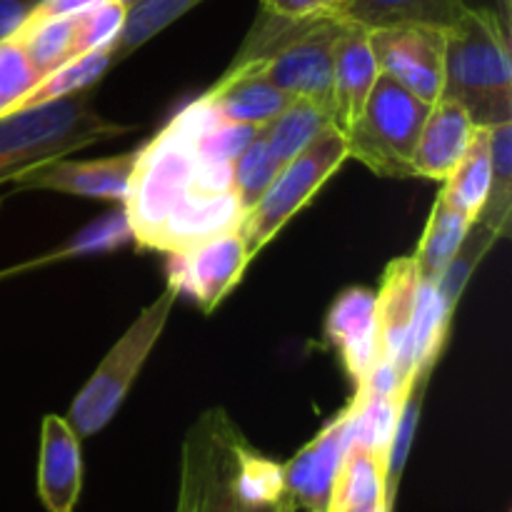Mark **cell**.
<instances>
[{
	"label": "cell",
	"instance_id": "ab89813d",
	"mask_svg": "<svg viewBox=\"0 0 512 512\" xmlns=\"http://www.w3.org/2000/svg\"><path fill=\"white\" fill-rule=\"evenodd\" d=\"M0 205H3V195H0Z\"/></svg>",
	"mask_w": 512,
	"mask_h": 512
},
{
	"label": "cell",
	"instance_id": "52a82bcc",
	"mask_svg": "<svg viewBox=\"0 0 512 512\" xmlns=\"http://www.w3.org/2000/svg\"><path fill=\"white\" fill-rule=\"evenodd\" d=\"M368 35L380 75H388L430 105L443 95L445 30L403 25L373 30Z\"/></svg>",
	"mask_w": 512,
	"mask_h": 512
},
{
	"label": "cell",
	"instance_id": "4316f807",
	"mask_svg": "<svg viewBox=\"0 0 512 512\" xmlns=\"http://www.w3.org/2000/svg\"><path fill=\"white\" fill-rule=\"evenodd\" d=\"M498 240L500 235L495 233V230L485 228L483 223H473L468 233H465L460 248L455 250L450 263L445 265L440 278L435 280V288H438L440 298H443L445 308H448V313L453 315V318H455V310H458L460 298L465 295V288H468V283L473 280L475 270L480 268L485 255L495 248Z\"/></svg>",
	"mask_w": 512,
	"mask_h": 512
},
{
	"label": "cell",
	"instance_id": "d590c367",
	"mask_svg": "<svg viewBox=\"0 0 512 512\" xmlns=\"http://www.w3.org/2000/svg\"><path fill=\"white\" fill-rule=\"evenodd\" d=\"M495 15L500 20V28L505 30V35H510L512 28V0H495Z\"/></svg>",
	"mask_w": 512,
	"mask_h": 512
},
{
	"label": "cell",
	"instance_id": "d6986e66",
	"mask_svg": "<svg viewBox=\"0 0 512 512\" xmlns=\"http://www.w3.org/2000/svg\"><path fill=\"white\" fill-rule=\"evenodd\" d=\"M335 125L333 108L310 98H293L278 118L263 128V138L280 165L303 153L323 130Z\"/></svg>",
	"mask_w": 512,
	"mask_h": 512
},
{
	"label": "cell",
	"instance_id": "8fae6325",
	"mask_svg": "<svg viewBox=\"0 0 512 512\" xmlns=\"http://www.w3.org/2000/svg\"><path fill=\"white\" fill-rule=\"evenodd\" d=\"M325 343L338 353L350 380L363 383L380 360L375 290L348 288L338 295L325 318Z\"/></svg>",
	"mask_w": 512,
	"mask_h": 512
},
{
	"label": "cell",
	"instance_id": "f546056e",
	"mask_svg": "<svg viewBox=\"0 0 512 512\" xmlns=\"http://www.w3.org/2000/svg\"><path fill=\"white\" fill-rule=\"evenodd\" d=\"M263 128L245 123H223L213 120V128H205L198 138H190L193 153L205 165H230L258 135Z\"/></svg>",
	"mask_w": 512,
	"mask_h": 512
},
{
	"label": "cell",
	"instance_id": "60d3db41",
	"mask_svg": "<svg viewBox=\"0 0 512 512\" xmlns=\"http://www.w3.org/2000/svg\"><path fill=\"white\" fill-rule=\"evenodd\" d=\"M333 3H335V0H333Z\"/></svg>",
	"mask_w": 512,
	"mask_h": 512
},
{
	"label": "cell",
	"instance_id": "d4e9b609",
	"mask_svg": "<svg viewBox=\"0 0 512 512\" xmlns=\"http://www.w3.org/2000/svg\"><path fill=\"white\" fill-rule=\"evenodd\" d=\"M490 148V188L475 223L495 230L500 238L510 235L512 220V123L488 130Z\"/></svg>",
	"mask_w": 512,
	"mask_h": 512
},
{
	"label": "cell",
	"instance_id": "1f68e13d",
	"mask_svg": "<svg viewBox=\"0 0 512 512\" xmlns=\"http://www.w3.org/2000/svg\"><path fill=\"white\" fill-rule=\"evenodd\" d=\"M263 13L275 15V18L285 20H305L318 18V15H328L333 0H260Z\"/></svg>",
	"mask_w": 512,
	"mask_h": 512
},
{
	"label": "cell",
	"instance_id": "277c9868",
	"mask_svg": "<svg viewBox=\"0 0 512 512\" xmlns=\"http://www.w3.org/2000/svg\"><path fill=\"white\" fill-rule=\"evenodd\" d=\"M245 445L223 410L200 415L183 440L175 512H240V460Z\"/></svg>",
	"mask_w": 512,
	"mask_h": 512
},
{
	"label": "cell",
	"instance_id": "e0dca14e",
	"mask_svg": "<svg viewBox=\"0 0 512 512\" xmlns=\"http://www.w3.org/2000/svg\"><path fill=\"white\" fill-rule=\"evenodd\" d=\"M418 288L420 278L418 270H415L413 255H405V258L393 260L385 268L380 288L375 290L380 360H388L395 368H398L400 358H403Z\"/></svg>",
	"mask_w": 512,
	"mask_h": 512
},
{
	"label": "cell",
	"instance_id": "74e56055",
	"mask_svg": "<svg viewBox=\"0 0 512 512\" xmlns=\"http://www.w3.org/2000/svg\"><path fill=\"white\" fill-rule=\"evenodd\" d=\"M23 3H28L30 8H38V5H40V3H45V0H23Z\"/></svg>",
	"mask_w": 512,
	"mask_h": 512
},
{
	"label": "cell",
	"instance_id": "5b68a950",
	"mask_svg": "<svg viewBox=\"0 0 512 512\" xmlns=\"http://www.w3.org/2000/svg\"><path fill=\"white\" fill-rule=\"evenodd\" d=\"M430 103L380 75L360 118L345 130L350 158L383 178H415L413 153Z\"/></svg>",
	"mask_w": 512,
	"mask_h": 512
},
{
	"label": "cell",
	"instance_id": "9a60e30c",
	"mask_svg": "<svg viewBox=\"0 0 512 512\" xmlns=\"http://www.w3.org/2000/svg\"><path fill=\"white\" fill-rule=\"evenodd\" d=\"M475 125L468 110L448 98H438L428 110L413 153V175L443 183L473 143Z\"/></svg>",
	"mask_w": 512,
	"mask_h": 512
},
{
	"label": "cell",
	"instance_id": "4dcf8cb0",
	"mask_svg": "<svg viewBox=\"0 0 512 512\" xmlns=\"http://www.w3.org/2000/svg\"><path fill=\"white\" fill-rule=\"evenodd\" d=\"M128 5L118 0H100L85 13L75 15V53L110 48L123 30Z\"/></svg>",
	"mask_w": 512,
	"mask_h": 512
},
{
	"label": "cell",
	"instance_id": "5bb4252c",
	"mask_svg": "<svg viewBox=\"0 0 512 512\" xmlns=\"http://www.w3.org/2000/svg\"><path fill=\"white\" fill-rule=\"evenodd\" d=\"M380 78L368 30L343 23L333 48V110L335 128H350L363 113Z\"/></svg>",
	"mask_w": 512,
	"mask_h": 512
},
{
	"label": "cell",
	"instance_id": "ffe728a7",
	"mask_svg": "<svg viewBox=\"0 0 512 512\" xmlns=\"http://www.w3.org/2000/svg\"><path fill=\"white\" fill-rule=\"evenodd\" d=\"M470 225H473V220L468 215H463L453 205L445 203L440 195L435 198L428 225L423 230V238H420L418 248L413 253L415 270H418V278L423 283H435L440 278L445 265L450 263L455 250L463 243Z\"/></svg>",
	"mask_w": 512,
	"mask_h": 512
},
{
	"label": "cell",
	"instance_id": "e575fe53",
	"mask_svg": "<svg viewBox=\"0 0 512 512\" xmlns=\"http://www.w3.org/2000/svg\"><path fill=\"white\" fill-rule=\"evenodd\" d=\"M240 512H283V493H280L278 498H265V500L240 498Z\"/></svg>",
	"mask_w": 512,
	"mask_h": 512
},
{
	"label": "cell",
	"instance_id": "f35d334b",
	"mask_svg": "<svg viewBox=\"0 0 512 512\" xmlns=\"http://www.w3.org/2000/svg\"><path fill=\"white\" fill-rule=\"evenodd\" d=\"M118 3H123V5H130V3H133V0H118Z\"/></svg>",
	"mask_w": 512,
	"mask_h": 512
},
{
	"label": "cell",
	"instance_id": "2e32d148",
	"mask_svg": "<svg viewBox=\"0 0 512 512\" xmlns=\"http://www.w3.org/2000/svg\"><path fill=\"white\" fill-rule=\"evenodd\" d=\"M468 5V0H335L330 15L368 33L403 25L448 30Z\"/></svg>",
	"mask_w": 512,
	"mask_h": 512
},
{
	"label": "cell",
	"instance_id": "8992f818",
	"mask_svg": "<svg viewBox=\"0 0 512 512\" xmlns=\"http://www.w3.org/2000/svg\"><path fill=\"white\" fill-rule=\"evenodd\" d=\"M348 158L345 135L330 125L303 153L285 163L263 198L240 218L238 233L243 235L248 253L255 258L265 245L273 243L280 230L320 193Z\"/></svg>",
	"mask_w": 512,
	"mask_h": 512
},
{
	"label": "cell",
	"instance_id": "83f0119b",
	"mask_svg": "<svg viewBox=\"0 0 512 512\" xmlns=\"http://www.w3.org/2000/svg\"><path fill=\"white\" fill-rule=\"evenodd\" d=\"M280 168L283 165L278 163L273 150L268 148L263 133L230 163V188H233V195L243 213H248L263 198V193L270 188Z\"/></svg>",
	"mask_w": 512,
	"mask_h": 512
},
{
	"label": "cell",
	"instance_id": "ac0fdd59",
	"mask_svg": "<svg viewBox=\"0 0 512 512\" xmlns=\"http://www.w3.org/2000/svg\"><path fill=\"white\" fill-rule=\"evenodd\" d=\"M433 373L435 363L420 365L415 370L413 380H410L403 405H400L398 420H395L393 435H390L388 443V453H385V512H395L400 480H403V470L408 465L410 450H413L415 433H418L420 425V413H423L425 393H428Z\"/></svg>",
	"mask_w": 512,
	"mask_h": 512
},
{
	"label": "cell",
	"instance_id": "4fadbf2b",
	"mask_svg": "<svg viewBox=\"0 0 512 512\" xmlns=\"http://www.w3.org/2000/svg\"><path fill=\"white\" fill-rule=\"evenodd\" d=\"M83 488L80 438L68 418L45 415L40 428L38 495L48 512H73Z\"/></svg>",
	"mask_w": 512,
	"mask_h": 512
},
{
	"label": "cell",
	"instance_id": "44dd1931",
	"mask_svg": "<svg viewBox=\"0 0 512 512\" xmlns=\"http://www.w3.org/2000/svg\"><path fill=\"white\" fill-rule=\"evenodd\" d=\"M385 508V463L360 445H348L328 512H345L355 508Z\"/></svg>",
	"mask_w": 512,
	"mask_h": 512
},
{
	"label": "cell",
	"instance_id": "d6a6232c",
	"mask_svg": "<svg viewBox=\"0 0 512 512\" xmlns=\"http://www.w3.org/2000/svg\"><path fill=\"white\" fill-rule=\"evenodd\" d=\"M30 13H33V8L23 0H0V40L13 35Z\"/></svg>",
	"mask_w": 512,
	"mask_h": 512
},
{
	"label": "cell",
	"instance_id": "8d00e7d4",
	"mask_svg": "<svg viewBox=\"0 0 512 512\" xmlns=\"http://www.w3.org/2000/svg\"><path fill=\"white\" fill-rule=\"evenodd\" d=\"M298 508H295V503L293 500L288 498V495L283 493V512H295ZM303 512H325V510H303Z\"/></svg>",
	"mask_w": 512,
	"mask_h": 512
},
{
	"label": "cell",
	"instance_id": "484cf974",
	"mask_svg": "<svg viewBox=\"0 0 512 512\" xmlns=\"http://www.w3.org/2000/svg\"><path fill=\"white\" fill-rule=\"evenodd\" d=\"M110 68H113V58H110L108 48L88 50V53L75 55V58L58 65L53 73L40 78V83L30 90L28 98L23 100L20 108H30V105L50 103V100L83 93V90H93V85L100 83Z\"/></svg>",
	"mask_w": 512,
	"mask_h": 512
},
{
	"label": "cell",
	"instance_id": "7a4b0ae2",
	"mask_svg": "<svg viewBox=\"0 0 512 512\" xmlns=\"http://www.w3.org/2000/svg\"><path fill=\"white\" fill-rule=\"evenodd\" d=\"M130 130L135 128L98 113L93 90L0 115V185L33 165L65 158L75 150L128 135Z\"/></svg>",
	"mask_w": 512,
	"mask_h": 512
},
{
	"label": "cell",
	"instance_id": "ba28073f",
	"mask_svg": "<svg viewBox=\"0 0 512 512\" xmlns=\"http://www.w3.org/2000/svg\"><path fill=\"white\" fill-rule=\"evenodd\" d=\"M168 260V283H173L180 293L193 295L203 313H213L240 283L253 263V255L248 253L243 235L238 230H228L188 250L168 253Z\"/></svg>",
	"mask_w": 512,
	"mask_h": 512
},
{
	"label": "cell",
	"instance_id": "6da1fadb",
	"mask_svg": "<svg viewBox=\"0 0 512 512\" xmlns=\"http://www.w3.org/2000/svg\"><path fill=\"white\" fill-rule=\"evenodd\" d=\"M468 110L475 128L512 123L510 35L495 10L468 5L445 30L443 95Z\"/></svg>",
	"mask_w": 512,
	"mask_h": 512
},
{
	"label": "cell",
	"instance_id": "603a6c76",
	"mask_svg": "<svg viewBox=\"0 0 512 512\" xmlns=\"http://www.w3.org/2000/svg\"><path fill=\"white\" fill-rule=\"evenodd\" d=\"M15 38L20 40L40 78L78 55L75 53V18H58V15H43L33 10L25 23L15 30Z\"/></svg>",
	"mask_w": 512,
	"mask_h": 512
},
{
	"label": "cell",
	"instance_id": "836d02e7",
	"mask_svg": "<svg viewBox=\"0 0 512 512\" xmlns=\"http://www.w3.org/2000/svg\"><path fill=\"white\" fill-rule=\"evenodd\" d=\"M98 3L100 0H45V3H40L33 10L43 15H58V18H75V15L85 13V10H90Z\"/></svg>",
	"mask_w": 512,
	"mask_h": 512
},
{
	"label": "cell",
	"instance_id": "cb8c5ba5",
	"mask_svg": "<svg viewBox=\"0 0 512 512\" xmlns=\"http://www.w3.org/2000/svg\"><path fill=\"white\" fill-rule=\"evenodd\" d=\"M200 3H205V0H133L128 5L118 40L108 48L113 65L123 63L135 50L150 43L155 35L163 33L175 20H180L185 13L198 8Z\"/></svg>",
	"mask_w": 512,
	"mask_h": 512
},
{
	"label": "cell",
	"instance_id": "f1b7e54d",
	"mask_svg": "<svg viewBox=\"0 0 512 512\" xmlns=\"http://www.w3.org/2000/svg\"><path fill=\"white\" fill-rule=\"evenodd\" d=\"M40 83L38 70L13 35L0 40V115L20 110L30 90Z\"/></svg>",
	"mask_w": 512,
	"mask_h": 512
},
{
	"label": "cell",
	"instance_id": "7402d4cb",
	"mask_svg": "<svg viewBox=\"0 0 512 512\" xmlns=\"http://www.w3.org/2000/svg\"><path fill=\"white\" fill-rule=\"evenodd\" d=\"M490 188V148H488V130L478 128L473 135L468 153L463 155L453 173L443 180V190L440 198L470 220H478L480 210H483L485 198H488Z\"/></svg>",
	"mask_w": 512,
	"mask_h": 512
},
{
	"label": "cell",
	"instance_id": "7c38bea8",
	"mask_svg": "<svg viewBox=\"0 0 512 512\" xmlns=\"http://www.w3.org/2000/svg\"><path fill=\"white\" fill-rule=\"evenodd\" d=\"M290 100V95L265 78L258 60H235L233 68L200 98V103L223 123L265 128L283 113Z\"/></svg>",
	"mask_w": 512,
	"mask_h": 512
},
{
	"label": "cell",
	"instance_id": "9c48e42d",
	"mask_svg": "<svg viewBox=\"0 0 512 512\" xmlns=\"http://www.w3.org/2000/svg\"><path fill=\"white\" fill-rule=\"evenodd\" d=\"M138 160L140 150L98 160L53 158L23 170L18 178L10 180V185L13 190H53L78 198L125 203Z\"/></svg>",
	"mask_w": 512,
	"mask_h": 512
},
{
	"label": "cell",
	"instance_id": "30bf717a",
	"mask_svg": "<svg viewBox=\"0 0 512 512\" xmlns=\"http://www.w3.org/2000/svg\"><path fill=\"white\" fill-rule=\"evenodd\" d=\"M350 405L340 410L303 450L293 455L283 470V493L300 510L328 512L330 495L350 445Z\"/></svg>",
	"mask_w": 512,
	"mask_h": 512
},
{
	"label": "cell",
	"instance_id": "3957f363",
	"mask_svg": "<svg viewBox=\"0 0 512 512\" xmlns=\"http://www.w3.org/2000/svg\"><path fill=\"white\" fill-rule=\"evenodd\" d=\"M178 295L180 290L173 283L165 285L163 293L148 308H143V313L120 335L118 343L108 350L103 363L93 370L88 383L75 395V400L70 403L68 423L73 425L80 440L98 435L118 415L140 370L158 345L160 335L173 315L175 303H178Z\"/></svg>",
	"mask_w": 512,
	"mask_h": 512
}]
</instances>
